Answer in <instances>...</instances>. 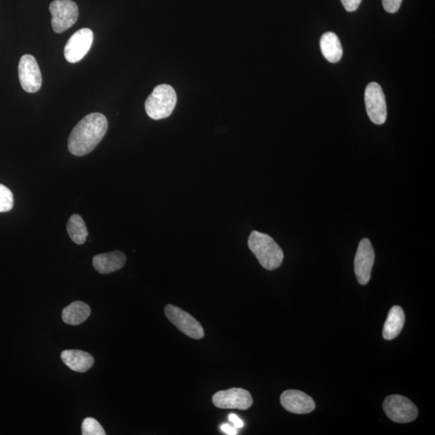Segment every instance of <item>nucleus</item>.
Instances as JSON below:
<instances>
[{
  "mask_svg": "<svg viewBox=\"0 0 435 435\" xmlns=\"http://www.w3.org/2000/svg\"><path fill=\"white\" fill-rule=\"evenodd\" d=\"M108 129V122L101 113H91L76 125L68 140L70 154L84 157L91 154L101 142Z\"/></svg>",
  "mask_w": 435,
  "mask_h": 435,
  "instance_id": "obj_1",
  "label": "nucleus"
},
{
  "mask_svg": "<svg viewBox=\"0 0 435 435\" xmlns=\"http://www.w3.org/2000/svg\"><path fill=\"white\" fill-rule=\"evenodd\" d=\"M248 243L250 250L263 268L272 271L281 266L284 260V252L269 235L254 231L250 235Z\"/></svg>",
  "mask_w": 435,
  "mask_h": 435,
  "instance_id": "obj_2",
  "label": "nucleus"
},
{
  "mask_svg": "<svg viewBox=\"0 0 435 435\" xmlns=\"http://www.w3.org/2000/svg\"><path fill=\"white\" fill-rule=\"evenodd\" d=\"M177 104V94L171 86L162 84L155 87L147 98L145 111L151 119L154 120L167 118L173 113Z\"/></svg>",
  "mask_w": 435,
  "mask_h": 435,
  "instance_id": "obj_3",
  "label": "nucleus"
},
{
  "mask_svg": "<svg viewBox=\"0 0 435 435\" xmlns=\"http://www.w3.org/2000/svg\"><path fill=\"white\" fill-rule=\"evenodd\" d=\"M52 27L57 33L72 28L79 18V8L72 0H55L50 5Z\"/></svg>",
  "mask_w": 435,
  "mask_h": 435,
  "instance_id": "obj_4",
  "label": "nucleus"
},
{
  "mask_svg": "<svg viewBox=\"0 0 435 435\" xmlns=\"http://www.w3.org/2000/svg\"><path fill=\"white\" fill-rule=\"evenodd\" d=\"M164 314L169 322L186 336L193 339H201L204 337L203 326L185 310L169 304L164 308Z\"/></svg>",
  "mask_w": 435,
  "mask_h": 435,
  "instance_id": "obj_5",
  "label": "nucleus"
},
{
  "mask_svg": "<svg viewBox=\"0 0 435 435\" xmlns=\"http://www.w3.org/2000/svg\"><path fill=\"white\" fill-rule=\"evenodd\" d=\"M385 412L390 419L397 423H408L417 419L419 410L409 399L401 395L387 397L383 403Z\"/></svg>",
  "mask_w": 435,
  "mask_h": 435,
  "instance_id": "obj_6",
  "label": "nucleus"
},
{
  "mask_svg": "<svg viewBox=\"0 0 435 435\" xmlns=\"http://www.w3.org/2000/svg\"><path fill=\"white\" fill-rule=\"evenodd\" d=\"M366 111L375 125H381L387 119V105L383 90L376 82L369 84L366 90Z\"/></svg>",
  "mask_w": 435,
  "mask_h": 435,
  "instance_id": "obj_7",
  "label": "nucleus"
},
{
  "mask_svg": "<svg viewBox=\"0 0 435 435\" xmlns=\"http://www.w3.org/2000/svg\"><path fill=\"white\" fill-rule=\"evenodd\" d=\"M374 261L373 247L368 239L364 238L358 244L354 261L355 273L361 285H367L371 279Z\"/></svg>",
  "mask_w": 435,
  "mask_h": 435,
  "instance_id": "obj_8",
  "label": "nucleus"
},
{
  "mask_svg": "<svg viewBox=\"0 0 435 435\" xmlns=\"http://www.w3.org/2000/svg\"><path fill=\"white\" fill-rule=\"evenodd\" d=\"M94 33L90 28H81L69 39L64 50V55L70 63L80 62L90 51Z\"/></svg>",
  "mask_w": 435,
  "mask_h": 435,
  "instance_id": "obj_9",
  "label": "nucleus"
},
{
  "mask_svg": "<svg viewBox=\"0 0 435 435\" xmlns=\"http://www.w3.org/2000/svg\"><path fill=\"white\" fill-rule=\"evenodd\" d=\"M213 402L217 408L241 410L249 409L254 403L250 392L241 388L217 392L213 397Z\"/></svg>",
  "mask_w": 435,
  "mask_h": 435,
  "instance_id": "obj_10",
  "label": "nucleus"
},
{
  "mask_svg": "<svg viewBox=\"0 0 435 435\" xmlns=\"http://www.w3.org/2000/svg\"><path fill=\"white\" fill-rule=\"evenodd\" d=\"M19 79L23 90L28 93L38 92L43 85V77L36 58L32 55H23L20 60Z\"/></svg>",
  "mask_w": 435,
  "mask_h": 435,
  "instance_id": "obj_11",
  "label": "nucleus"
},
{
  "mask_svg": "<svg viewBox=\"0 0 435 435\" xmlns=\"http://www.w3.org/2000/svg\"><path fill=\"white\" fill-rule=\"evenodd\" d=\"M282 407L293 414H305L315 409L314 400L299 390H286L281 396Z\"/></svg>",
  "mask_w": 435,
  "mask_h": 435,
  "instance_id": "obj_12",
  "label": "nucleus"
},
{
  "mask_svg": "<svg viewBox=\"0 0 435 435\" xmlns=\"http://www.w3.org/2000/svg\"><path fill=\"white\" fill-rule=\"evenodd\" d=\"M126 261L125 254L120 251H115L94 256L93 266L99 273L109 274L121 269L125 266Z\"/></svg>",
  "mask_w": 435,
  "mask_h": 435,
  "instance_id": "obj_13",
  "label": "nucleus"
},
{
  "mask_svg": "<svg viewBox=\"0 0 435 435\" xmlns=\"http://www.w3.org/2000/svg\"><path fill=\"white\" fill-rule=\"evenodd\" d=\"M61 358L66 366L77 373H86L95 363L93 356L88 352L81 350H64Z\"/></svg>",
  "mask_w": 435,
  "mask_h": 435,
  "instance_id": "obj_14",
  "label": "nucleus"
},
{
  "mask_svg": "<svg viewBox=\"0 0 435 435\" xmlns=\"http://www.w3.org/2000/svg\"><path fill=\"white\" fill-rule=\"evenodd\" d=\"M405 313L401 307L395 305L390 310L383 328V337L386 340L397 338L405 325Z\"/></svg>",
  "mask_w": 435,
  "mask_h": 435,
  "instance_id": "obj_15",
  "label": "nucleus"
},
{
  "mask_svg": "<svg viewBox=\"0 0 435 435\" xmlns=\"http://www.w3.org/2000/svg\"><path fill=\"white\" fill-rule=\"evenodd\" d=\"M320 47L322 55L328 62L337 63L343 57V48L337 34L326 33L322 35L320 40Z\"/></svg>",
  "mask_w": 435,
  "mask_h": 435,
  "instance_id": "obj_16",
  "label": "nucleus"
},
{
  "mask_svg": "<svg viewBox=\"0 0 435 435\" xmlns=\"http://www.w3.org/2000/svg\"><path fill=\"white\" fill-rule=\"evenodd\" d=\"M91 315L89 305L84 302H74L62 311V320L69 325H79Z\"/></svg>",
  "mask_w": 435,
  "mask_h": 435,
  "instance_id": "obj_17",
  "label": "nucleus"
},
{
  "mask_svg": "<svg viewBox=\"0 0 435 435\" xmlns=\"http://www.w3.org/2000/svg\"><path fill=\"white\" fill-rule=\"evenodd\" d=\"M67 232L74 244L79 245L85 244L88 231L85 222L79 215L74 214L69 218L67 222Z\"/></svg>",
  "mask_w": 435,
  "mask_h": 435,
  "instance_id": "obj_18",
  "label": "nucleus"
},
{
  "mask_svg": "<svg viewBox=\"0 0 435 435\" xmlns=\"http://www.w3.org/2000/svg\"><path fill=\"white\" fill-rule=\"evenodd\" d=\"M14 198L8 187L0 184V213H8L13 209Z\"/></svg>",
  "mask_w": 435,
  "mask_h": 435,
  "instance_id": "obj_19",
  "label": "nucleus"
},
{
  "mask_svg": "<svg viewBox=\"0 0 435 435\" xmlns=\"http://www.w3.org/2000/svg\"><path fill=\"white\" fill-rule=\"evenodd\" d=\"M81 434L84 435H105L106 432L96 419L93 417H86L82 422Z\"/></svg>",
  "mask_w": 435,
  "mask_h": 435,
  "instance_id": "obj_20",
  "label": "nucleus"
},
{
  "mask_svg": "<svg viewBox=\"0 0 435 435\" xmlns=\"http://www.w3.org/2000/svg\"><path fill=\"white\" fill-rule=\"evenodd\" d=\"M387 13H395L401 8L402 0H382Z\"/></svg>",
  "mask_w": 435,
  "mask_h": 435,
  "instance_id": "obj_21",
  "label": "nucleus"
},
{
  "mask_svg": "<svg viewBox=\"0 0 435 435\" xmlns=\"http://www.w3.org/2000/svg\"><path fill=\"white\" fill-rule=\"evenodd\" d=\"M362 0H341L344 9L348 11L357 10L361 4Z\"/></svg>",
  "mask_w": 435,
  "mask_h": 435,
  "instance_id": "obj_22",
  "label": "nucleus"
},
{
  "mask_svg": "<svg viewBox=\"0 0 435 435\" xmlns=\"http://www.w3.org/2000/svg\"><path fill=\"white\" fill-rule=\"evenodd\" d=\"M228 419L232 423L233 426L236 428H242L244 426V422L237 414H232L229 415Z\"/></svg>",
  "mask_w": 435,
  "mask_h": 435,
  "instance_id": "obj_23",
  "label": "nucleus"
},
{
  "mask_svg": "<svg viewBox=\"0 0 435 435\" xmlns=\"http://www.w3.org/2000/svg\"><path fill=\"white\" fill-rule=\"evenodd\" d=\"M221 430L222 432H225L228 435H236L238 434L237 428L230 426L228 424H225L221 426Z\"/></svg>",
  "mask_w": 435,
  "mask_h": 435,
  "instance_id": "obj_24",
  "label": "nucleus"
}]
</instances>
